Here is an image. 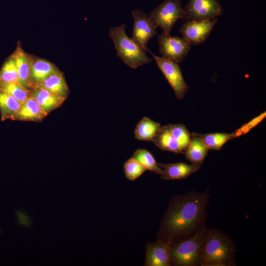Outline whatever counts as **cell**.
Segmentation results:
<instances>
[{"label":"cell","instance_id":"obj_1","mask_svg":"<svg viewBox=\"0 0 266 266\" xmlns=\"http://www.w3.org/2000/svg\"><path fill=\"white\" fill-rule=\"evenodd\" d=\"M208 200L206 192L192 191L181 197L164 221L166 232L172 236L191 233L201 224Z\"/></svg>","mask_w":266,"mask_h":266},{"label":"cell","instance_id":"obj_2","mask_svg":"<svg viewBox=\"0 0 266 266\" xmlns=\"http://www.w3.org/2000/svg\"><path fill=\"white\" fill-rule=\"evenodd\" d=\"M233 253V245L229 237L211 229L207 232L203 244L200 264L205 266L229 265Z\"/></svg>","mask_w":266,"mask_h":266},{"label":"cell","instance_id":"obj_3","mask_svg":"<svg viewBox=\"0 0 266 266\" xmlns=\"http://www.w3.org/2000/svg\"><path fill=\"white\" fill-rule=\"evenodd\" d=\"M126 25L111 28L109 32L116 50L117 56L129 67L135 69L152 61L140 46L126 33Z\"/></svg>","mask_w":266,"mask_h":266},{"label":"cell","instance_id":"obj_4","mask_svg":"<svg viewBox=\"0 0 266 266\" xmlns=\"http://www.w3.org/2000/svg\"><path fill=\"white\" fill-rule=\"evenodd\" d=\"M192 133L181 124H170L161 127L153 142L160 149L175 153H184Z\"/></svg>","mask_w":266,"mask_h":266},{"label":"cell","instance_id":"obj_5","mask_svg":"<svg viewBox=\"0 0 266 266\" xmlns=\"http://www.w3.org/2000/svg\"><path fill=\"white\" fill-rule=\"evenodd\" d=\"M207 233L205 227L203 226L193 236L179 242L171 248V259L174 264L184 266L199 264Z\"/></svg>","mask_w":266,"mask_h":266},{"label":"cell","instance_id":"obj_6","mask_svg":"<svg viewBox=\"0 0 266 266\" xmlns=\"http://www.w3.org/2000/svg\"><path fill=\"white\" fill-rule=\"evenodd\" d=\"M183 13L180 0H165L150 12L149 18L156 28L170 34L176 22L182 19Z\"/></svg>","mask_w":266,"mask_h":266},{"label":"cell","instance_id":"obj_7","mask_svg":"<svg viewBox=\"0 0 266 266\" xmlns=\"http://www.w3.org/2000/svg\"><path fill=\"white\" fill-rule=\"evenodd\" d=\"M183 11L184 21L210 20L218 18L224 13L219 0H188Z\"/></svg>","mask_w":266,"mask_h":266},{"label":"cell","instance_id":"obj_8","mask_svg":"<svg viewBox=\"0 0 266 266\" xmlns=\"http://www.w3.org/2000/svg\"><path fill=\"white\" fill-rule=\"evenodd\" d=\"M158 66L173 89L177 99L184 98L189 91V86L185 81L181 69L177 64L163 57H159L150 51Z\"/></svg>","mask_w":266,"mask_h":266},{"label":"cell","instance_id":"obj_9","mask_svg":"<svg viewBox=\"0 0 266 266\" xmlns=\"http://www.w3.org/2000/svg\"><path fill=\"white\" fill-rule=\"evenodd\" d=\"M158 41L162 57L177 64L183 61L191 49V46L183 37L171 36L163 32L158 36Z\"/></svg>","mask_w":266,"mask_h":266},{"label":"cell","instance_id":"obj_10","mask_svg":"<svg viewBox=\"0 0 266 266\" xmlns=\"http://www.w3.org/2000/svg\"><path fill=\"white\" fill-rule=\"evenodd\" d=\"M217 21L218 18L187 21L182 25L179 32L191 46L199 45L207 40Z\"/></svg>","mask_w":266,"mask_h":266},{"label":"cell","instance_id":"obj_11","mask_svg":"<svg viewBox=\"0 0 266 266\" xmlns=\"http://www.w3.org/2000/svg\"><path fill=\"white\" fill-rule=\"evenodd\" d=\"M133 25L132 39L146 52L149 50L147 45L149 40L157 34V28L149 16L143 11L135 9L132 11Z\"/></svg>","mask_w":266,"mask_h":266},{"label":"cell","instance_id":"obj_12","mask_svg":"<svg viewBox=\"0 0 266 266\" xmlns=\"http://www.w3.org/2000/svg\"><path fill=\"white\" fill-rule=\"evenodd\" d=\"M11 55L15 61L19 83L31 91L34 85L31 75L32 57L24 52L20 46H17Z\"/></svg>","mask_w":266,"mask_h":266},{"label":"cell","instance_id":"obj_13","mask_svg":"<svg viewBox=\"0 0 266 266\" xmlns=\"http://www.w3.org/2000/svg\"><path fill=\"white\" fill-rule=\"evenodd\" d=\"M170 247L168 244L157 242L148 245L146 250V265L167 266L171 261Z\"/></svg>","mask_w":266,"mask_h":266},{"label":"cell","instance_id":"obj_14","mask_svg":"<svg viewBox=\"0 0 266 266\" xmlns=\"http://www.w3.org/2000/svg\"><path fill=\"white\" fill-rule=\"evenodd\" d=\"M30 97L37 101L43 110L47 114L60 107L66 100L37 86H34L31 90Z\"/></svg>","mask_w":266,"mask_h":266},{"label":"cell","instance_id":"obj_15","mask_svg":"<svg viewBox=\"0 0 266 266\" xmlns=\"http://www.w3.org/2000/svg\"><path fill=\"white\" fill-rule=\"evenodd\" d=\"M47 115L37 101L30 97L21 104L13 120L38 122Z\"/></svg>","mask_w":266,"mask_h":266},{"label":"cell","instance_id":"obj_16","mask_svg":"<svg viewBox=\"0 0 266 266\" xmlns=\"http://www.w3.org/2000/svg\"><path fill=\"white\" fill-rule=\"evenodd\" d=\"M158 165L163 171L161 177L165 180L184 179L200 168L193 164L181 162Z\"/></svg>","mask_w":266,"mask_h":266},{"label":"cell","instance_id":"obj_17","mask_svg":"<svg viewBox=\"0 0 266 266\" xmlns=\"http://www.w3.org/2000/svg\"><path fill=\"white\" fill-rule=\"evenodd\" d=\"M208 149L196 133H192L189 143L184 152L186 158L199 167L207 155Z\"/></svg>","mask_w":266,"mask_h":266},{"label":"cell","instance_id":"obj_18","mask_svg":"<svg viewBox=\"0 0 266 266\" xmlns=\"http://www.w3.org/2000/svg\"><path fill=\"white\" fill-rule=\"evenodd\" d=\"M34 86L44 89L51 93L66 99L69 95V89L66 79L60 71L52 74Z\"/></svg>","mask_w":266,"mask_h":266},{"label":"cell","instance_id":"obj_19","mask_svg":"<svg viewBox=\"0 0 266 266\" xmlns=\"http://www.w3.org/2000/svg\"><path fill=\"white\" fill-rule=\"evenodd\" d=\"M59 71L60 70L52 63L44 59L32 57L31 75L34 85Z\"/></svg>","mask_w":266,"mask_h":266},{"label":"cell","instance_id":"obj_20","mask_svg":"<svg viewBox=\"0 0 266 266\" xmlns=\"http://www.w3.org/2000/svg\"><path fill=\"white\" fill-rule=\"evenodd\" d=\"M161 127L160 123L144 117L135 127L134 137L139 140L153 142Z\"/></svg>","mask_w":266,"mask_h":266},{"label":"cell","instance_id":"obj_21","mask_svg":"<svg viewBox=\"0 0 266 266\" xmlns=\"http://www.w3.org/2000/svg\"><path fill=\"white\" fill-rule=\"evenodd\" d=\"M21 103L12 96L0 90V112L1 120L13 119Z\"/></svg>","mask_w":266,"mask_h":266},{"label":"cell","instance_id":"obj_22","mask_svg":"<svg viewBox=\"0 0 266 266\" xmlns=\"http://www.w3.org/2000/svg\"><path fill=\"white\" fill-rule=\"evenodd\" d=\"M208 149L220 150L229 140L235 137L234 133H196Z\"/></svg>","mask_w":266,"mask_h":266},{"label":"cell","instance_id":"obj_23","mask_svg":"<svg viewBox=\"0 0 266 266\" xmlns=\"http://www.w3.org/2000/svg\"><path fill=\"white\" fill-rule=\"evenodd\" d=\"M133 158L140 163L147 170L154 171L159 174L162 173V169L156 162L153 155L144 149L136 150Z\"/></svg>","mask_w":266,"mask_h":266},{"label":"cell","instance_id":"obj_24","mask_svg":"<svg viewBox=\"0 0 266 266\" xmlns=\"http://www.w3.org/2000/svg\"><path fill=\"white\" fill-rule=\"evenodd\" d=\"M12 83L19 82L15 61L11 55L5 61L0 70V84Z\"/></svg>","mask_w":266,"mask_h":266},{"label":"cell","instance_id":"obj_25","mask_svg":"<svg viewBox=\"0 0 266 266\" xmlns=\"http://www.w3.org/2000/svg\"><path fill=\"white\" fill-rule=\"evenodd\" d=\"M0 90L12 96L21 103L30 97V91L19 83H1Z\"/></svg>","mask_w":266,"mask_h":266},{"label":"cell","instance_id":"obj_26","mask_svg":"<svg viewBox=\"0 0 266 266\" xmlns=\"http://www.w3.org/2000/svg\"><path fill=\"white\" fill-rule=\"evenodd\" d=\"M124 169L126 177L131 181L138 178L147 170L144 166L133 157L125 163Z\"/></svg>","mask_w":266,"mask_h":266},{"label":"cell","instance_id":"obj_27","mask_svg":"<svg viewBox=\"0 0 266 266\" xmlns=\"http://www.w3.org/2000/svg\"><path fill=\"white\" fill-rule=\"evenodd\" d=\"M265 117L266 112L261 114L259 116L254 118L251 121L242 126L240 129L236 131L235 133H233L235 137L247 133L264 119Z\"/></svg>","mask_w":266,"mask_h":266},{"label":"cell","instance_id":"obj_28","mask_svg":"<svg viewBox=\"0 0 266 266\" xmlns=\"http://www.w3.org/2000/svg\"><path fill=\"white\" fill-rule=\"evenodd\" d=\"M16 215L18 218L19 223L25 227H28L31 225L32 222L30 218L21 210L16 212Z\"/></svg>","mask_w":266,"mask_h":266}]
</instances>
